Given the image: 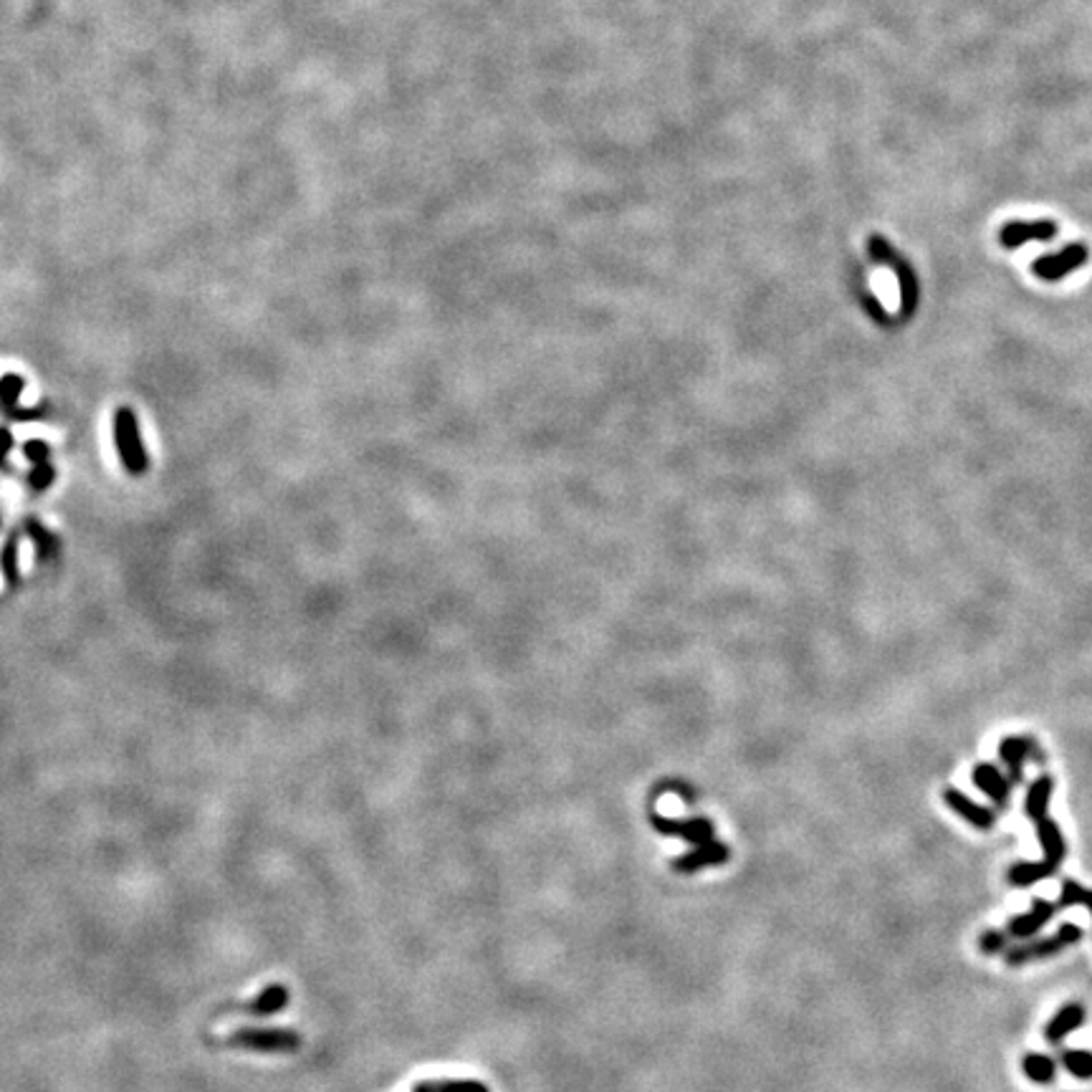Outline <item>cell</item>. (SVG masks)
<instances>
[{
  "instance_id": "cell-1",
  "label": "cell",
  "mask_w": 1092,
  "mask_h": 1092,
  "mask_svg": "<svg viewBox=\"0 0 1092 1092\" xmlns=\"http://www.w3.org/2000/svg\"><path fill=\"white\" fill-rule=\"evenodd\" d=\"M1037 835H1040L1042 850H1044V860L1042 862H1019V865H1014L1009 870V882L1012 885H1034V882L1047 880L1060 870V862L1065 860V840H1062V832H1060L1054 819H1050V817L1037 819Z\"/></svg>"
},
{
  "instance_id": "cell-2",
  "label": "cell",
  "mask_w": 1092,
  "mask_h": 1092,
  "mask_svg": "<svg viewBox=\"0 0 1092 1092\" xmlns=\"http://www.w3.org/2000/svg\"><path fill=\"white\" fill-rule=\"evenodd\" d=\"M302 1034L289 1026H240L228 1037V1047L266 1054H291L302 1047Z\"/></svg>"
},
{
  "instance_id": "cell-3",
  "label": "cell",
  "mask_w": 1092,
  "mask_h": 1092,
  "mask_svg": "<svg viewBox=\"0 0 1092 1092\" xmlns=\"http://www.w3.org/2000/svg\"><path fill=\"white\" fill-rule=\"evenodd\" d=\"M114 443H117V453L124 468L132 475L147 474V450L142 446L140 438V422L134 418V412L130 408H119L114 412Z\"/></svg>"
},
{
  "instance_id": "cell-4",
  "label": "cell",
  "mask_w": 1092,
  "mask_h": 1092,
  "mask_svg": "<svg viewBox=\"0 0 1092 1092\" xmlns=\"http://www.w3.org/2000/svg\"><path fill=\"white\" fill-rule=\"evenodd\" d=\"M1079 938H1082L1079 925H1075V923H1062V925H1060V931H1057L1052 938H1044V941L1029 943V946L1009 948L1004 959H1006L1009 966H1024V963H1029V961H1040V959H1050V956H1057L1062 948L1078 943Z\"/></svg>"
},
{
  "instance_id": "cell-5",
  "label": "cell",
  "mask_w": 1092,
  "mask_h": 1092,
  "mask_svg": "<svg viewBox=\"0 0 1092 1092\" xmlns=\"http://www.w3.org/2000/svg\"><path fill=\"white\" fill-rule=\"evenodd\" d=\"M1087 261V248L1079 243H1069L1060 253L1054 256H1040L1034 261V274L1044 281H1057V278L1067 276L1072 271H1078L1079 266Z\"/></svg>"
},
{
  "instance_id": "cell-6",
  "label": "cell",
  "mask_w": 1092,
  "mask_h": 1092,
  "mask_svg": "<svg viewBox=\"0 0 1092 1092\" xmlns=\"http://www.w3.org/2000/svg\"><path fill=\"white\" fill-rule=\"evenodd\" d=\"M1057 236V223L1054 221H1012L1001 228V246L1004 248H1019L1024 246L1026 240H1050Z\"/></svg>"
},
{
  "instance_id": "cell-7",
  "label": "cell",
  "mask_w": 1092,
  "mask_h": 1092,
  "mask_svg": "<svg viewBox=\"0 0 1092 1092\" xmlns=\"http://www.w3.org/2000/svg\"><path fill=\"white\" fill-rule=\"evenodd\" d=\"M1057 908H1060V906H1054V903H1050V900H1042V898H1037V900L1032 903V910H1029V913L1012 918L1009 928H1006V934L1014 935V938H1029V935H1034L1037 931H1042L1047 923L1052 921Z\"/></svg>"
},
{
  "instance_id": "cell-8",
  "label": "cell",
  "mask_w": 1092,
  "mask_h": 1092,
  "mask_svg": "<svg viewBox=\"0 0 1092 1092\" xmlns=\"http://www.w3.org/2000/svg\"><path fill=\"white\" fill-rule=\"evenodd\" d=\"M943 802H946L956 815L963 817L969 825H974V827L979 829H991L994 827V822H997V815H994L991 809L976 804L974 799H969V797L959 790H951V787L943 790Z\"/></svg>"
},
{
  "instance_id": "cell-9",
  "label": "cell",
  "mask_w": 1092,
  "mask_h": 1092,
  "mask_svg": "<svg viewBox=\"0 0 1092 1092\" xmlns=\"http://www.w3.org/2000/svg\"><path fill=\"white\" fill-rule=\"evenodd\" d=\"M974 784L984 791L987 797H991V802H997L999 807L1006 804L1009 791H1012V781L1004 777L994 763H976Z\"/></svg>"
},
{
  "instance_id": "cell-10",
  "label": "cell",
  "mask_w": 1092,
  "mask_h": 1092,
  "mask_svg": "<svg viewBox=\"0 0 1092 1092\" xmlns=\"http://www.w3.org/2000/svg\"><path fill=\"white\" fill-rule=\"evenodd\" d=\"M289 988L284 987V984H271V987H266L256 999L243 1004L240 1012L250 1014V1016H274V1014H278L289 1004Z\"/></svg>"
},
{
  "instance_id": "cell-11",
  "label": "cell",
  "mask_w": 1092,
  "mask_h": 1092,
  "mask_svg": "<svg viewBox=\"0 0 1092 1092\" xmlns=\"http://www.w3.org/2000/svg\"><path fill=\"white\" fill-rule=\"evenodd\" d=\"M1034 751V741L1026 736H1006L999 744L1001 762L1009 769V781H1022V763Z\"/></svg>"
},
{
  "instance_id": "cell-12",
  "label": "cell",
  "mask_w": 1092,
  "mask_h": 1092,
  "mask_svg": "<svg viewBox=\"0 0 1092 1092\" xmlns=\"http://www.w3.org/2000/svg\"><path fill=\"white\" fill-rule=\"evenodd\" d=\"M1082 1022H1085V1006H1082V1004H1067V1006H1062L1060 1012L1054 1014L1052 1022L1047 1024V1029H1044V1040L1057 1044V1042L1065 1040L1067 1034H1072Z\"/></svg>"
},
{
  "instance_id": "cell-13",
  "label": "cell",
  "mask_w": 1092,
  "mask_h": 1092,
  "mask_svg": "<svg viewBox=\"0 0 1092 1092\" xmlns=\"http://www.w3.org/2000/svg\"><path fill=\"white\" fill-rule=\"evenodd\" d=\"M655 827H658L663 835H678V837H683L688 843H708L713 829L711 822H706V819L675 822V819H663V817H655Z\"/></svg>"
},
{
  "instance_id": "cell-14",
  "label": "cell",
  "mask_w": 1092,
  "mask_h": 1092,
  "mask_svg": "<svg viewBox=\"0 0 1092 1092\" xmlns=\"http://www.w3.org/2000/svg\"><path fill=\"white\" fill-rule=\"evenodd\" d=\"M1052 790H1054V781L1050 777H1040L1037 781H1034V784H1032V787H1029V791H1026V804H1024L1026 817H1032L1034 822L1042 819V817H1047V804H1050Z\"/></svg>"
},
{
  "instance_id": "cell-15",
  "label": "cell",
  "mask_w": 1092,
  "mask_h": 1092,
  "mask_svg": "<svg viewBox=\"0 0 1092 1092\" xmlns=\"http://www.w3.org/2000/svg\"><path fill=\"white\" fill-rule=\"evenodd\" d=\"M726 857H728V853H726L721 844H703L696 853L681 857V860L675 862V868L683 870V872H696V870L706 868V865H718V862H724Z\"/></svg>"
},
{
  "instance_id": "cell-16",
  "label": "cell",
  "mask_w": 1092,
  "mask_h": 1092,
  "mask_svg": "<svg viewBox=\"0 0 1092 1092\" xmlns=\"http://www.w3.org/2000/svg\"><path fill=\"white\" fill-rule=\"evenodd\" d=\"M1022 1069L1032 1082L1037 1085H1050L1057 1078V1062L1047 1054H1026L1022 1060Z\"/></svg>"
},
{
  "instance_id": "cell-17",
  "label": "cell",
  "mask_w": 1092,
  "mask_h": 1092,
  "mask_svg": "<svg viewBox=\"0 0 1092 1092\" xmlns=\"http://www.w3.org/2000/svg\"><path fill=\"white\" fill-rule=\"evenodd\" d=\"M26 531H28V537H31V541H33V546H36L39 559H43V562H51V559L59 556V539H56L51 531L43 527L41 521H33V519H31V521L26 524Z\"/></svg>"
},
{
  "instance_id": "cell-18",
  "label": "cell",
  "mask_w": 1092,
  "mask_h": 1092,
  "mask_svg": "<svg viewBox=\"0 0 1092 1092\" xmlns=\"http://www.w3.org/2000/svg\"><path fill=\"white\" fill-rule=\"evenodd\" d=\"M0 572L5 582L15 587L21 582V554H18V539H8L0 549Z\"/></svg>"
},
{
  "instance_id": "cell-19",
  "label": "cell",
  "mask_w": 1092,
  "mask_h": 1092,
  "mask_svg": "<svg viewBox=\"0 0 1092 1092\" xmlns=\"http://www.w3.org/2000/svg\"><path fill=\"white\" fill-rule=\"evenodd\" d=\"M1062 1065L1072 1078L1092 1079V1052L1087 1050H1065Z\"/></svg>"
},
{
  "instance_id": "cell-20",
  "label": "cell",
  "mask_w": 1092,
  "mask_h": 1092,
  "mask_svg": "<svg viewBox=\"0 0 1092 1092\" xmlns=\"http://www.w3.org/2000/svg\"><path fill=\"white\" fill-rule=\"evenodd\" d=\"M1057 906H1060V908L1085 906V908L1092 913V890L1090 888H1082V885L1075 880H1065L1062 882V890H1060V903H1057Z\"/></svg>"
},
{
  "instance_id": "cell-21",
  "label": "cell",
  "mask_w": 1092,
  "mask_h": 1092,
  "mask_svg": "<svg viewBox=\"0 0 1092 1092\" xmlns=\"http://www.w3.org/2000/svg\"><path fill=\"white\" fill-rule=\"evenodd\" d=\"M23 390H26V380H23V377H18V375H5V377H0V405H3V410L15 408L21 395H23Z\"/></svg>"
},
{
  "instance_id": "cell-22",
  "label": "cell",
  "mask_w": 1092,
  "mask_h": 1092,
  "mask_svg": "<svg viewBox=\"0 0 1092 1092\" xmlns=\"http://www.w3.org/2000/svg\"><path fill=\"white\" fill-rule=\"evenodd\" d=\"M415 1092H488L478 1082H422Z\"/></svg>"
},
{
  "instance_id": "cell-23",
  "label": "cell",
  "mask_w": 1092,
  "mask_h": 1092,
  "mask_svg": "<svg viewBox=\"0 0 1092 1092\" xmlns=\"http://www.w3.org/2000/svg\"><path fill=\"white\" fill-rule=\"evenodd\" d=\"M53 478H56V471H53L51 463L46 461V463H39V465H33V468H31V474H28V483H31V488H33L36 493H41V491H46V488L51 486Z\"/></svg>"
},
{
  "instance_id": "cell-24",
  "label": "cell",
  "mask_w": 1092,
  "mask_h": 1092,
  "mask_svg": "<svg viewBox=\"0 0 1092 1092\" xmlns=\"http://www.w3.org/2000/svg\"><path fill=\"white\" fill-rule=\"evenodd\" d=\"M1006 935L1009 934H1001V931H984V935L979 938V948L988 956L1001 953V951H1006V941H1009Z\"/></svg>"
},
{
  "instance_id": "cell-25",
  "label": "cell",
  "mask_w": 1092,
  "mask_h": 1092,
  "mask_svg": "<svg viewBox=\"0 0 1092 1092\" xmlns=\"http://www.w3.org/2000/svg\"><path fill=\"white\" fill-rule=\"evenodd\" d=\"M23 456H26L28 461L33 463V465H39V463L49 461L51 447H49L46 440H28L26 446H23Z\"/></svg>"
},
{
  "instance_id": "cell-26",
  "label": "cell",
  "mask_w": 1092,
  "mask_h": 1092,
  "mask_svg": "<svg viewBox=\"0 0 1092 1092\" xmlns=\"http://www.w3.org/2000/svg\"><path fill=\"white\" fill-rule=\"evenodd\" d=\"M5 412H8L14 420H36V418H43V415L49 412V405H46V402H39L36 408H18V405H15V408L5 410Z\"/></svg>"
},
{
  "instance_id": "cell-27",
  "label": "cell",
  "mask_w": 1092,
  "mask_h": 1092,
  "mask_svg": "<svg viewBox=\"0 0 1092 1092\" xmlns=\"http://www.w3.org/2000/svg\"><path fill=\"white\" fill-rule=\"evenodd\" d=\"M14 435H11V430L8 428H0V465L5 463V458H8V453L14 450Z\"/></svg>"
}]
</instances>
